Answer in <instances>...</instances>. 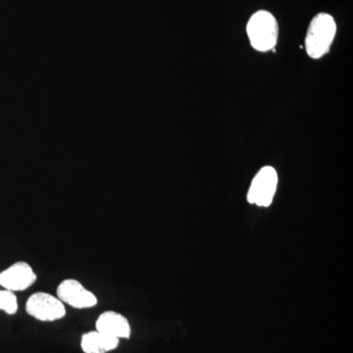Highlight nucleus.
I'll use <instances>...</instances> for the list:
<instances>
[{
	"label": "nucleus",
	"instance_id": "1a4fd4ad",
	"mask_svg": "<svg viewBox=\"0 0 353 353\" xmlns=\"http://www.w3.org/2000/svg\"><path fill=\"white\" fill-rule=\"evenodd\" d=\"M18 308H19V304H18L15 292L0 288V310L3 311L6 314L14 315L17 312Z\"/></svg>",
	"mask_w": 353,
	"mask_h": 353
},
{
	"label": "nucleus",
	"instance_id": "20e7f679",
	"mask_svg": "<svg viewBox=\"0 0 353 353\" xmlns=\"http://www.w3.org/2000/svg\"><path fill=\"white\" fill-rule=\"evenodd\" d=\"M277 185V172L273 167H263L253 179L248 190V202L263 208L270 205L275 196Z\"/></svg>",
	"mask_w": 353,
	"mask_h": 353
},
{
	"label": "nucleus",
	"instance_id": "39448f33",
	"mask_svg": "<svg viewBox=\"0 0 353 353\" xmlns=\"http://www.w3.org/2000/svg\"><path fill=\"white\" fill-rule=\"evenodd\" d=\"M57 297L65 304L76 309L94 307L99 299L94 292H90L75 279H66L57 287Z\"/></svg>",
	"mask_w": 353,
	"mask_h": 353
},
{
	"label": "nucleus",
	"instance_id": "7ed1b4c3",
	"mask_svg": "<svg viewBox=\"0 0 353 353\" xmlns=\"http://www.w3.org/2000/svg\"><path fill=\"white\" fill-rule=\"evenodd\" d=\"M28 314L41 322H54L66 316V306L57 296L48 292H34L26 303Z\"/></svg>",
	"mask_w": 353,
	"mask_h": 353
},
{
	"label": "nucleus",
	"instance_id": "f03ea898",
	"mask_svg": "<svg viewBox=\"0 0 353 353\" xmlns=\"http://www.w3.org/2000/svg\"><path fill=\"white\" fill-rule=\"evenodd\" d=\"M246 32L252 48L260 52L274 50L277 43V20L268 11L260 10L253 14L246 26Z\"/></svg>",
	"mask_w": 353,
	"mask_h": 353
},
{
	"label": "nucleus",
	"instance_id": "6e6552de",
	"mask_svg": "<svg viewBox=\"0 0 353 353\" xmlns=\"http://www.w3.org/2000/svg\"><path fill=\"white\" fill-rule=\"evenodd\" d=\"M120 340L94 331L83 334L81 339V348L83 353H108L119 347Z\"/></svg>",
	"mask_w": 353,
	"mask_h": 353
},
{
	"label": "nucleus",
	"instance_id": "0eeeda50",
	"mask_svg": "<svg viewBox=\"0 0 353 353\" xmlns=\"http://www.w3.org/2000/svg\"><path fill=\"white\" fill-rule=\"evenodd\" d=\"M95 330L122 340L130 339L132 334L131 325L124 315L116 311H104L95 321Z\"/></svg>",
	"mask_w": 353,
	"mask_h": 353
},
{
	"label": "nucleus",
	"instance_id": "423d86ee",
	"mask_svg": "<svg viewBox=\"0 0 353 353\" xmlns=\"http://www.w3.org/2000/svg\"><path fill=\"white\" fill-rule=\"evenodd\" d=\"M37 274L25 261L15 262L0 272V288L10 292H23L36 283Z\"/></svg>",
	"mask_w": 353,
	"mask_h": 353
},
{
	"label": "nucleus",
	"instance_id": "f257e3e1",
	"mask_svg": "<svg viewBox=\"0 0 353 353\" xmlns=\"http://www.w3.org/2000/svg\"><path fill=\"white\" fill-rule=\"evenodd\" d=\"M336 32V25L330 14L320 13L311 21L305 38L309 57L319 59L329 52Z\"/></svg>",
	"mask_w": 353,
	"mask_h": 353
}]
</instances>
